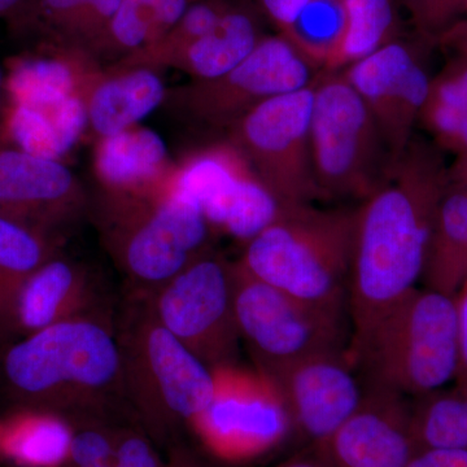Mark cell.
<instances>
[{
	"label": "cell",
	"mask_w": 467,
	"mask_h": 467,
	"mask_svg": "<svg viewBox=\"0 0 467 467\" xmlns=\"http://www.w3.org/2000/svg\"><path fill=\"white\" fill-rule=\"evenodd\" d=\"M441 199L425 153L410 140L356 209L348 288L352 337L416 290Z\"/></svg>",
	"instance_id": "6da1fadb"
},
{
	"label": "cell",
	"mask_w": 467,
	"mask_h": 467,
	"mask_svg": "<svg viewBox=\"0 0 467 467\" xmlns=\"http://www.w3.org/2000/svg\"><path fill=\"white\" fill-rule=\"evenodd\" d=\"M0 395L14 407L67 418H109L129 409L115 322H58L0 347Z\"/></svg>",
	"instance_id": "7a4b0ae2"
},
{
	"label": "cell",
	"mask_w": 467,
	"mask_h": 467,
	"mask_svg": "<svg viewBox=\"0 0 467 467\" xmlns=\"http://www.w3.org/2000/svg\"><path fill=\"white\" fill-rule=\"evenodd\" d=\"M115 333L126 404L150 438L165 444L208 407L213 370L159 321L150 296L128 295Z\"/></svg>",
	"instance_id": "3957f363"
},
{
	"label": "cell",
	"mask_w": 467,
	"mask_h": 467,
	"mask_svg": "<svg viewBox=\"0 0 467 467\" xmlns=\"http://www.w3.org/2000/svg\"><path fill=\"white\" fill-rule=\"evenodd\" d=\"M356 209H285L247 243L239 265L254 278L310 306L346 315Z\"/></svg>",
	"instance_id": "277c9868"
},
{
	"label": "cell",
	"mask_w": 467,
	"mask_h": 467,
	"mask_svg": "<svg viewBox=\"0 0 467 467\" xmlns=\"http://www.w3.org/2000/svg\"><path fill=\"white\" fill-rule=\"evenodd\" d=\"M348 356L365 384L413 399L441 389L459 371L454 296L416 288L350 337Z\"/></svg>",
	"instance_id": "5b68a950"
},
{
	"label": "cell",
	"mask_w": 467,
	"mask_h": 467,
	"mask_svg": "<svg viewBox=\"0 0 467 467\" xmlns=\"http://www.w3.org/2000/svg\"><path fill=\"white\" fill-rule=\"evenodd\" d=\"M310 142L322 199L364 202L395 161L376 119L342 72H325L315 81Z\"/></svg>",
	"instance_id": "8992f818"
},
{
	"label": "cell",
	"mask_w": 467,
	"mask_h": 467,
	"mask_svg": "<svg viewBox=\"0 0 467 467\" xmlns=\"http://www.w3.org/2000/svg\"><path fill=\"white\" fill-rule=\"evenodd\" d=\"M235 312L254 368L275 378L296 362L348 348L344 315L304 303L234 263Z\"/></svg>",
	"instance_id": "52a82bcc"
},
{
	"label": "cell",
	"mask_w": 467,
	"mask_h": 467,
	"mask_svg": "<svg viewBox=\"0 0 467 467\" xmlns=\"http://www.w3.org/2000/svg\"><path fill=\"white\" fill-rule=\"evenodd\" d=\"M117 217L107 225V241L128 279V295L155 294L211 252V225L201 208L175 189L152 207Z\"/></svg>",
	"instance_id": "ba28073f"
},
{
	"label": "cell",
	"mask_w": 467,
	"mask_h": 467,
	"mask_svg": "<svg viewBox=\"0 0 467 467\" xmlns=\"http://www.w3.org/2000/svg\"><path fill=\"white\" fill-rule=\"evenodd\" d=\"M212 370L213 398L190 423L205 450L218 460L239 463L284 444L294 425L275 380L238 362Z\"/></svg>",
	"instance_id": "9c48e42d"
},
{
	"label": "cell",
	"mask_w": 467,
	"mask_h": 467,
	"mask_svg": "<svg viewBox=\"0 0 467 467\" xmlns=\"http://www.w3.org/2000/svg\"><path fill=\"white\" fill-rule=\"evenodd\" d=\"M315 84L260 103L234 124L239 152L285 207L324 201L310 142Z\"/></svg>",
	"instance_id": "30bf717a"
},
{
	"label": "cell",
	"mask_w": 467,
	"mask_h": 467,
	"mask_svg": "<svg viewBox=\"0 0 467 467\" xmlns=\"http://www.w3.org/2000/svg\"><path fill=\"white\" fill-rule=\"evenodd\" d=\"M150 301L159 321L209 368L238 362L234 264L208 252Z\"/></svg>",
	"instance_id": "8fae6325"
},
{
	"label": "cell",
	"mask_w": 467,
	"mask_h": 467,
	"mask_svg": "<svg viewBox=\"0 0 467 467\" xmlns=\"http://www.w3.org/2000/svg\"><path fill=\"white\" fill-rule=\"evenodd\" d=\"M317 77L316 67L285 36H270L232 72L202 81L195 106L205 119L235 124L263 101L308 88Z\"/></svg>",
	"instance_id": "7c38bea8"
},
{
	"label": "cell",
	"mask_w": 467,
	"mask_h": 467,
	"mask_svg": "<svg viewBox=\"0 0 467 467\" xmlns=\"http://www.w3.org/2000/svg\"><path fill=\"white\" fill-rule=\"evenodd\" d=\"M342 75L370 109L393 160L399 158L431 88L416 54L405 43L391 41Z\"/></svg>",
	"instance_id": "4fadbf2b"
},
{
	"label": "cell",
	"mask_w": 467,
	"mask_h": 467,
	"mask_svg": "<svg viewBox=\"0 0 467 467\" xmlns=\"http://www.w3.org/2000/svg\"><path fill=\"white\" fill-rule=\"evenodd\" d=\"M284 395L294 432L322 444L358 410L365 384L348 348L296 362L273 378Z\"/></svg>",
	"instance_id": "5bb4252c"
},
{
	"label": "cell",
	"mask_w": 467,
	"mask_h": 467,
	"mask_svg": "<svg viewBox=\"0 0 467 467\" xmlns=\"http://www.w3.org/2000/svg\"><path fill=\"white\" fill-rule=\"evenodd\" d=\"M317 447L330 467H408L418 451L411 402L400 393L365 384L358 410Z\"/></svg>",
	"instance_id": "9a60e30c"
},
{
	"label": "cell",
	"mask_w": 467,
	"mask_h": 467,
	"mask_svg": "<svg viewBox=\"0 0 467 467\" xmlns=\"http://www.w3.org/2000/svg\"><path fill=\"white\" fill-rule=\"evenodd\" d=\"M75 204V177L58 160L0 150V216L51 238Z\"/></svg>",
	"instance_id": "2e32d148"
},
{
	"label": "cell",
	"mask_w": 467,
	"mask_h": 467,
	"mask_svg": "<svg viewBox=\"0 0 467 467\" xmlns=\"http://www.w3.org/2000/svg\"><path fill=\"white\" fill-rule=\"evenodd\" d=\"M100 303L99 290L86 270L54 256L21 285L15 303L12 340L67 319L107 316Z\"/></svg>",
	"instance_id": "e0dca14e"
},
{
	"label": "cell",
	"mask_w": 467,
	"mask_h": 467,
	"mask_svg": "<svg viewBox=\"0 0 467 467\" xmlns=\"http://www.w3.org/2000/svg\"><path fill=\"white\" fill-rule=\"evenodd\" d=\"M73 441L67 417L14 407L0 420V459L15 467H64Z\"/></svg>",
	"instance_id": "ac0fdd59"
},
{
	"label": "cell",
	"mask_w": 467,
	"mask_h": 467,
	"mask_svg": "<svg viewBox=\"0 0 467 467\" xmlns=\"http://www.w3.org/2000/svg\"><path fill=\"white\" fill-rule=\"evenodd\" d=\"M88 122V107L73 94L46 103L15 104L9 131L24 152L60 161L78 142Z\"/></svg>",
	"instance_id": "d6986e66"
},
{
	"label": "cell",
	"mask_w": 467,
	"mask_h": 467,
	"mask_svg": "<svg viewBox=\"0 0 467 467\" xmlns=\"http://www.w3.org/2000/svg\"><path fill=\"white\" fill-rule=\"evenodd\" d=\"M165 98V86L156 73L137 69L101 82L91 94L88 122L101 137L134 128L150 115Z\"/></svg>",
	"instance_id": "ffe728a7"
},
{
	"label": "cell",
	"mask_w": 467,
	"mask_h": 467,
	"mask_svg": "<svg viewBox=\"0 0 467 467\" xmlns=\"http://www.w3.org/2000/svg\"><path fill=\"white\" fill-rule=\"evenodd\" d=\"M426 288L454 296L467 279V190L445 195L436 212L425 272Z\"/></svg>",
	"instance_id": "44dd1931"
},
{
	"label": "cell",
	"mask_w": 467,
	"mask_h": 467,
	"mask_svg": "<svg viewBox=\"0 0 467 467\" xmlns=\"http://www.w3.org/2000/svg\"><path fill=\"white\" fill-rule=\"evenodd\" d=\"M54 256L51 238L0 216V347L12 342L15 303L21 285Z\"/></svg>",
	"instance_id": "7402d4cb"
},
{
	"label": "cell",
	"mask_w": 467,
	"mask_h": 467,
	"mask_svg": "<svg viewBox=\"0 0 467 467\" xmlns=\"http://www.w3.org/2000/svg\"><path fill=\"white\" fill-rule=\"evenodd\" d=\"M167 158V144L156 131L131 128L103 138L97 169L103 182L113 189H134L155 180Z\"/></svg>",
	"instance_id": "603a6c76"
},
{
	"label": "cell",
	"mask_w": 467,
	"mask_h": 467,
	"mask_svg": "<svg viewBox=\"0 0 467 467\" xmlns=\"http://www.w3.org/2000/svg\"><path fill=\"white\" fill-rule=\"evenodd\" d=\"M261 39L250 14L232 8L211 33L190 43L180 57L202 81H212L235 69Z\"/></svg>",
	"instance_id": "cb8c5ba5"
},
{
	"label": "cell",
	"mask_w": 467,
	"mask_h": 467,
	"mask_svg": "<svg viewBox=\"0 0 467 467\" xmlns=\"http://www.w3.org/2000/svg\"><path fill=\"white\" fill-rule=\"evenodd\" d=\"M411 432L418 451L467 450V383L414 398Z\"/></svg>",
	"instance_id": "d4e9b609"
},
{
	"label": "cell",
	"mask_w": 467,
	"mask_h": 467,
	"mask_svg": "<svg viewBox=\"0 0 467 467\" xmlns=\"http://www.w3.org/2000/svg\"><path fill=\"white\" fill-rule=\"evenodd\" d=\"M344 29L325 72H337L392 41L395 9L391 0H342Z\"/></svg>",
	"instance_id": "484cf974"
},
{
	"label": "cell",
	"mask_w": 467,
	"mask_h": 467,
	"mask_svg": "<svg viewBox=\"0 0 467 467\" xmlns=\"http://www.w3.org/2000/svg\"><path fill=\"white\" fill-rule=\"evenodd\" d=\"M189 5L190 0H122L106 38L124 50L149 48L177 26Z\"/></svg>",
	"instance_id": "4316f807"
},
{
	"label": "cell",
	"mask_w": 467,
	"mask_h": 467,
	"mask_svg": "<svg viewBox=\"0 0 467 467\" xmlns=\"http://www.w3.org/2000/svg\"><path fill=\"white\" fill-rule=\"evenodd\" d=\"M342 0H310L285 38L315 67L325 72L344 29Z\"/></svg>",
	"instance_id": "83f0119b"
},
{
	"label": "cell",
	"mask_w": 467,
	"mask_h": 467,
	"mask_svg": "<svg viewBox=\"0 0 467 467\" xmlns=\"http://www.w3.org/2000/svg\"><path fill=\"white\" fill-rule=\"evenodd\" d=\"M72 67L61 58H27L15 64L8 90L15 104L46 103L75 92Z\"/></svg>",
	"instance_id": "f1b7e54d"
},
{
	"label": "cell",
	"mask_w": 467,
	"mask_h": 467,
	"mask_svg": "<svg viewBox=\"0 0 467 467\" xmlns=\"http://www.w3.org/2000/svg\"><path fill=\"white\" fill-rule=\"evenodd\" d=\"M422 112L442 140L467 150V67L431 84Z\"/></svg>",
	"instance_id": "f546056e"
},
{
	"label": "cell",
	"mask_w": 467,
	"mask_h": 467,
	"mask_svg": "<svg viewBox=\"0 0 467 467\" xmlns=\"http://www.w3.org/2000/svg\"><path fill=\"white\" fill-rule=\"evenodd\" d=\"M229 9L232 8L227 7L223 0H202L192 5L190 3L177 26L161 41L150 46L149 50L162 55H180L190 43L211 33Z\"/></svg>",
	"instance_id": "4dcf8cb0"
},
{
	"label": "cell",
	"mask_w": 467,
	"mask_h": 467,
	"mask_svg": "<svg viewBox=\"0 0 467 467\" xmlns=\"http://www.w3.org/2000/svg\"><path fill=\"white\" fill-rule=\"evenodd\" d=\"M112 461L115 467H167L142 427L129 425H115Z\"/></svg>",
	"instance_id": "1f68e13d"
},
{
	"label": "cell",
	"mask_w": 467,
	"mask_h": 467,
	"mask_svg": "<svg viewBox=\"0 0 467 467\" xmlns=\"http://www.w3.org/2000/svg\"><path fill=\"white\" fill-rule=\"evenodd\" d=\"M414 23L425 33H445L465 8V0H405Z\"/></svg>",
	"instance_id": "d6a6232c"
},
{
	"label": "cell",
	"mask_w": 467,
	"mask_h": 467,
	"mask_svg": "<svg viewBox=\"0 0 467 467\" xmlns=\"http://www.w3.org/2000/svg\"><path fill=\"white\" fill-rule=\"evenodd\" d=\"M122 0H88L67 36L85 39H100L106 36L110 21L119 11Z\"/></svg>",
	"instance_id": "836d02e7"
},
{
	"label": "cell",
	"mask_w": 467,
	"mask_h": 467,
	"mask_svg": "<svg viewBox=\"0 0 467 467\" xmlns=\"http://www.w3.org/2000/svg\"><path fill=\"white\" fill-rule=\"evenodd\" d=\"M88 0H36V26L45 20L61 33H69Z\"/></svg>",
	"instance_id": "e575fe53"
},
{
	"label": "cell",
	"mask_w": 467,
	"mask_h": 467,
	"mask_svg": "<svg viewBox=\"0 0 467 467\" xmlns=\"http://www.w3.org/2000/svg\"><path fill=\"white\" fill-rule=\"evenodd\" d=\"M408 467H467V450L418 451Z\"/></svg>",
	"instance_id": "d590c367"
},
{
	"label": "cell",
	"mask_w": 467,
	"mask_h": 467,
	"mask_svg": "<svg viewBox=\"0 0 467 467\" xmlns=\"http://www.w3.org/2000/svg\"><path fill=\"white\" fill-rule=\"evenodd\" d=\"M459 324V371L457 383H467V279L454 295Z\"/></svg>",
	"instance_id": "8d00e7d4"
},
{
	"label": "cell",
	"mask_w": 467,
	"mask_h": 467,
	"mask_svg": "<svg viewBox=\"0 0 467 467\" xmlns=\"http://www.w3.org/2000/svg\"><path fill=\"white\" fill-rule=\"evenodd\" d=\"M267 15L278 24L285 33L300 16L303 9L308 5L310 0H260Z\"/></svg>",
	"instance_id": "74e56055"
},
{
	"label": "cell",
	"mask_w": 467,
	"mask_h": 467,
	"mask_svg": "<svg viewBox=\"0 0 467 467\" xmlns=\"http://www.w3.org/2000/svg\"><path fill=\"white\" fill-rule=\"evenodd\" d=\"M0 17L12 26H36V0H0Z\"/></svg>",
	"instance_id": "f35d334b"
},
{
	"label": "cell",
	"mask_w": 467,
	"mask_h": 467,
	"mask_svg": "<svg viewBox=\"0 0 467 467\" xmlns=\"http://www.w3.org/2000/svg\"><path fill=\"white\" fill-rule=\"evenodd\" d=\"M276 467H330V465L317 445H310L308 451L295 454Z\"/></svg>",
	"instance_id": "ab89813d"
},
{
	"label": "cell",
	"mask_w": 467,
	"mask_h": 467,
	"mask_svg": "<svg viewBox=\"0 0 467 467\" xmlns=\"http://www.w3.org/2000/svg\"><path fill=\"white\" fill-rule=\"evenodd\" d=\"M167 467H208V465L182 445H174L169 454Z\"/></svg>",
	"instance_id": "60d3db41"
},
{
	"label": "cell",
	"mask_w": 467,
	"mask_h": 467,
	"mask_svg": "<svg viewBox=\"0 0 467 467\" xmlns=\"http://www.w3.org/2000/svg\"><path fill=\"white\" fill-rule=\"evenodd\" d=\"M444 36L448 42L453 43L467 54V21L462 24H453Z\"/></svg>",
	"instance_id": "b9f144b4"
},
{
	"label": "cell",
	"mask_w": 467,
	"mask_h": 467,
	"mask_svg": "<svg viewBox=\"0 0 467 467\" xmlns=\"http://www.w3.org/2000/svg\"><path fill=\"white\" fill-rule=\"evenodd\" d=\"M85 467H115L113 466V461H107V462L95 463V465L85 466Z\"/></svg>",
	"instance_id": "7bdbcfd3"
},
{
	"label": "cell",
	"mask_w": 467,
	"mask_h": 467,
	"mask_svg": "<svg viewBox=\"0 0 467 467\" xmlns=\"http://www.w3.org/2000/svg\"><path fill=\"white\" fill-rule=\"evenodd\" d=\"M3 82V76H2V70H0V86H2Z\"/></svg>",
	"instance_id": "ee69618b"
},
{
	"label": "cell",
	"mask_w": 467,
	"mask_h": 467,
	"mask_svg": "<svg viewBox=\"0 0 467 467\" xmlns=\"http://www.w3.org/2000/svg\"><path fill=\"white\" fill-rule=\"evenodd\" d=\"M465 9H467V0H465Z\"/></svg>",
	"instance_id": "f6af8a7d"
},
{
	"label": "cell",
	"mask_w": 467,
	"mask_h": 467,
	"mask_svg": "<svg viewBox=\"0 0 467 467\" xmlns=\"http://www.w3.org/2000/svg\"><path fill=\"white\" fill-rule=\"evenodd\" d=\"M465 178H466V182H467V168H466V177Z\"/></svg>",
	"instance_id": "bcb514c9"
},
{
	"label": "cell",
	"mask_w": 467,
	"mask_h": 467,
	"mask_svg": "<svg viewBox=\"0 0 467 467\" xmlns=\"http://www.w3.org/2000/svg\"><path fill=\"white\" fill-rule=\"evenodd\" d=\"M209 467V466H208Z\"/></svg>",
	"instance_id": "7dc6e473"
}]
</instances>
